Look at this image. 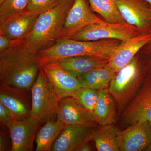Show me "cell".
<instances>
[{
  "mask_svg": "<svg viewBox=\"0 0 151 151\" xmlns=\"http://www.w3.org/2000/svg\"><path fill=\"white\" fill-rule=\"evenodd\" d=\"M5 0H0V4H1L3 2H4Z\"/></svg>",
  "mask_w": 151,
  "mask_h": 151,
  "instance_id": "d6a6232c",
  "label": "cell"
},
{
  "mask_svg": "<svg viewBox=\"0 0 151 151\" xmlns=\"http://www.w3.org/2000/svg\"><path fill=\"white\" fill-rule=\"evenodd\" d=\"M108 62V59L97 57L79 56L54 60L43 65L59 68L78 77L91 70L105 66Z\"/></svg>",
  "mask_w": 151,
  "mask_h": 151,
  "instance_id": "e0dca14e",
  "label": "cell"
},
{
  "mask_svg": "<svg viewBox=\"0 0 151 151\" xmlns=\"http://www.w3.org/2000/svg\"><path fill=\"white\" fill-rule=\"evenodd\" d=\"M40 124L30 117L12 121L8 127L12 139V151H33L34 142Z\"/></svg>",
  "mask_w": 151,
  "mask_h": 151,
  "instance_id": "8fae6325",
  "label": "cell"
},
{
  "mask_svg": "<svg viewBox=\"0 0 151 151\" xmlns=\"http://www.w3.org/2000/svg\"><path fill=\"white\" fill-rule=\"evenodd\" d=\"M60 0H28L26 10L29 11H46L56 5Z\"/></svg>",
  "mask_w": 151,
  "mask_h": 151,
  "instance_id": "484cf974",
  "label": "cell"
},
{
  "mask_svg": "<svg viewBox=\"0 0 151 151\" xmlns=\"http://www.w3.org/2000/svg\"><path fill=\"white\" fill-rule=\"evenodd\" d=\"M117 73L107 64L77 77L81 86L100 90L106 89Z\"/></svg>",
  "mask_w": 151,
  "mask_h": 151,
  "instance_id": "ffe728a7",
  "label": "cell"
},
{
  "mask_svg": "<svg viewBox=\"0 0 151 151\" xmlns=\"http://www.w3.org/2000/svg\"><path fill=\"white\" fill-rule=\"evenodd\" d=\"M16 119L2 103L0 102V124L1 127H7L12 121Z\"/></svg>",
  "mask_w": 151,
  "mask_h": 151,
  "instance_id": "83f0119b",
  "label": "cell"
},
{
  "mask_svg": "<svg viewBox=\"0 0 151 151\" xmlns=\"http://www.w3.org/2000/svg\"><path fill=\"white\" fill-rule=\"evenodd\" d=\"M92 11L100 15L105 21L113 23H125L113 0H88Z\"/></svg>",
  "mask_w": 151,
  "mask_h": 151,
  "instance_id": "603a6c76",
  "label": "cell"
},
{
  "mask_svg": "<svg viewBox=\"0 0 151 151\" xmlns=\"http://www.w3.org/2000/svg\"><path fill=\"white\" fill-rule=\"evenodd\" d=\"M102 21L93 13L86 0H74L65 19L62 39L71 38L91 25Z\"/></svg>",
  "mask_w": 151,
  "mask_h": 151,
  "instance_id": "52a82bcc",
  "label": "cell"
},
{
  "mask_svg": "<svg viewBox=\"0 0 151 151\" xmlns=\"http://www.w3.org/2000/svg\"><path fill=\"white\" fill-rule=\"evenodd\" d=\"M151 41V32H144L122 41L108 60L107 65L116 72L132 61L143 47Z\"/></svg>",
  "mask_w": 151,
  "mask_h": 151,
  "instance_id": "5bb4252c",
  "label": "cell"
},
{
  "mask_svg": "<svg viewBox=\"0 0 151 151\" xmlns=\"http://www.w3.org/2000/svg\"><path fill=\"white\" fill-rule=\"evenodd\" d=\"M120 151H145L151 144V125L147 122L132 124L118 134Z\"/></svg>",
  "mask_w": 151,
  "mask_h": 151,
  "instance_id": "7c38bea8",
  "label": "cell"
},
{
  "mask_svg": "<svg viewBox=\"0 0 151 151\" xmlns=\"http://www.w3.org/2000/svg\"><path fill=\"white\" fill-rule=\"evenodd\" d=\"M57 119L66 125L97 126L92 114L72 96L64 97L60 100Z\"/></svg>",
  "mask_w": 151,
  "mask_h": 151,
  "instance_id": "2e32d148",
  "label": "cell"
},
{
  "mask_svg": "<svg viewBox=\"0 0 151 151\" xmlns=\"http://www.w3.org/2000/svg\"><path fill=\"white\" fill-rule=\"evenodd\" d=\"M12 139L8 128L1 127L0 151H12Z\"/></svg>",
  "mask_w": 151,
  "mask_h": 151,
  "instance_id": "4316f807",
  "label": "cell"
},
{
  "mask_svg": "<svg viewBox=\"0 0 151 151\" xmlns=\"http://www.w3.org/2000/svg\"><path fill=\"white\" fill-rule=\"evenodd\" d=\"M125 22L145 31L151 25V8L143 0H113Z\"/></svg>",
  "mask_w": 151,
  "mask_h": 151,
  "instance_id": "4fadbf2b",
  "label": "cell"
},
{
  "mask_svg": "<svg viewBox=\"0 0 151 151\" xmlns=\"http://www.w3.org/2000/svg\"><path fill=\"white\" fill-rule=\"evenodd\" d=\"M121 42L116 40L86 41L62 39L37 52L41 66L51 60L70 57L92 56L109 60Z\"/></svg>",
  "mask_w": 151,
  "mask_h": 151,
  "instance_id": "3957f363",
  "label": "cell"
},
{
  "mask_svg": "<svg viewBox=\"0 0 151 151\" xmlns=\"http://www.w3.org/2000/svg\"><path fill=\"white\" fill-rule=\"evenodd\" d=\"M143 1H145L146 3H147L151 8V0H143Z\"/></svg>",
  "mask_w": 151,
  "mask_h": 151,
  "instance_id": "4dcf8cb0",
  "label": "cell"
},
{
  "mask_svg": "<svg viewBox=\"0 0 151 151\" xmlns=\"http://www.w3.org/2000/svg\"><path fill=\"white\" fill-rule=\"evenodd\" d=\"M99 92L98 90L81 87L74 93L72 97L77 99L80 104L92 114L98 101Z\"/></svg>",
  "mask_w": 151,
  "mask_h": 151,
  "instance_id": "cb8c5ba5",
  "label": "cell"
},
{
  "mask_svg": "<svg viewBox=\"0 0 151 151\" xmlns=\"http://www.w3.org/2000/svg\"><path fill=\"white\" fill-rule=\"evenodd\" d=\"M144 32H145L127 22L113 23L102 20L91 25L71 38L86 41L116 40L122 42Z\"/></svg>",
  "mask_w": 151,
  "mask_h": 151,
  "instance_id": "5b68a950",
  "label": "cell"
},
{
  "mask_svg": "<svg viewBox=\"0 0 151 151\" xmlns=\"http://www.w3.org/2000/svg\"><path fill=\"white\" fill-rule=\"evenodd\" d=\"M119 131L113 124L97 127L93 141L98 151H119Z\"/></svg>",
  "mask_w": 151,
  "mask_h": 151,
  "instance_id": "7402d4cb",
  "label": "cell"
},
{
  "mask_svg": "<svg viewBox=\"0 0 151 151\" xmlns=\"http://www.w3.org/2000/svg\"><path fill=\"white\" fill-rule=\"evenodd\" d=\"M123 122L129 126L138 122H147L151 125V78L147 79L136 96L124 109Z\"/></svg>",
  "mask_w": 151,
  "mask_h": 151,
  "instance_id": "8992f818",
  "label": "cell"
},
{
  "mask_svg": "<svg viewBox=\"0 0 151 151\" xmlns=\"http://www.w3.org/2000/svg\"><path fill=\"white\" fill-rule=\"evenodd\" d=\"M90 142L91 141H89V142H87L83 144V145L76 149L75 151H91L93 150L92 146L90 144Z\"/></svg>",
  "mask_w": 151,
  "mask_h": 151,
  "instance_id": "f546056e",
  "label": "cell"
},
{
  "mask_svg": "<svg viewBox=\"0 0 151 151\" xmlns=\"http://www.w3.org/2000/svg\"><path fill=\"white\" fill-rule=\"evenodd\" d=\"M145 151H151V144L147 147V148L145 150Z\"/></svg>",
  "mask_w": 151,
  "mask_h": 151,
  "instance_id": "1f68e13d",
  "label": "cell"
},
{
  "mask_svg": "<svg viewBox=\"0 0 151 151\" xmlns=\"http://www.w3.org/2000/svg\"><path fill=\"white\" fill-rule=\"evenodd\" d=\"M31 93L30 117L41 124L57 117L60 100L42 67L33 84Z\"/></svg>",
  "mask_w": 151,
  "mask_h": 151,
  "instance_id": "277c9868",
  "label": "cell"
},
{
  "mask_svg": "<svg viewBox=\"0 0 151 151\" xmlns=\"http://www.w3.org/2000/svg\"><path fill=\"white\" fill-rule=\"evenodd\" d=\"M44 12L25 10L9 17L0 22V35L10 39L25 40Z\"/></svg>",
  "mask_w": 151,
  "mask_h": 151,
  "instance_id": "9c48e42d",
  "label": "cell"
},
{
  "mask_svg": "<svg viewBox=\"0 0 151 151\" xmlns=\"http://www.w3.org/2000/svg\"><path fill=\"white\" fill-rule=\"evenodd\" d=\"M24 40H17L8 38L1 35H0V53L6 50L17 44Z\"/></svg>",
  "mask_w": 151,
  "mask_h": 151,
  "instance_id": "f1b7e54d",
  "label": "cell"
},
{
  "mask_svg": "<svg viewBox=\"0 0 151 151\" xmlns=\"http://www.w3.org/2000/svg\"><path fill=\"white\" fill-rule=\"evenodd\" d=\"M138 71L137 61L133 60L118 71L110 82L108 91L117 102L119 111L137 87Z\"/></svg>",
  "mask_w": 151,
  "mask_h": 151,
  "instance_id": "ba28073f",
  "label": "cell"
},
{
  "mask_svg": "<svg viewBox=\"0 0 151 151\" xmlns=\"http://www.w3.org/2000/svg\"><path fill=\"white\" fill-rule=\"evenodd\" d=\"M92 116L99 126L112 124L115 122L116 117V103L108 89L99 91L98 101Z\"/></svg>",
  "mask_w": 151,
  "mask_h": 151,
  "instance_id": "d6986e66",
  "label": "cell"
},
{
  "mask_svg": "<svg viewBox=\"0 0 151 151\" xmlns=\"http://www.w3.org/2000/svg\"><path fill=\"white\" fill-rule=\"evenodd\" d=\"M60 100L72 96L82 86L78 78L59 68L41 66Z\"/></svg>",
  "mask_w": 151,
  "mask_h": 151,
  "instance_id": "ac0fdd59",
  "label": "cell"
},
{
  "mask_svg": "<svg viewBox=\"0 0 151 151\" xmlns=\"http://www.w3.org/2000/svg\"><path fill=\"white\" fill-rule=\"evenodd\" d=\"M28 0H5L0 4V22L25 10Z\"/></svg>",
  "mask_w": 151,
  "mask_h": 151,
  "instance_id": "d4e9b609",
  "label": "cell"
},
{
  "mask_svg": "<svg viewBox=\"0 0 151 151\" xmlns=\"http://www.w3.org/2000/svg\"><path fill=\"white\" fill-rule=\"evenodd\" d=\"M65 126L57 119L47 121L37 134L35 151H51L53 143Z\"/></svg>",
  "mask_w": 151,
  "mask_h": 151,
  "instance_id": "44dd1931",
  "label": "cell"
},
{
  "mask_svg": "<svg viewBox=\"0 0 151 151\" xmlns=\"http://www.w3.org/2000/svg\"><path fill=\"white\" fill-rule=\"evenodd\" d=\"M74 1L60 0L56 5L40 14L25 40L30 48L37 52L62 39L65 19Z\"/></svg>",
  "mask_w": 151,
  "mask_h": 151,
  "instance_id": "7a4b0ae2",
  "label": "cell"
},
{
  "mask_svg": "<svg viewBox=\"0 0 151 151\" xmlns=\"http://www.w3.org/2000/svg\"><path fill=\"white\" fill-rule=\"evenodd\" d=\"M31 97L28 92L4 84L0 85V102L16 119L21 120L30 117Z\"/></svg>",
  "mask_w": 151,
  "mask_h": 151,
  "instance_id": "9a60e30c",
  "label": "cell"
},
{
  "mask_svg": "<svg viewBox=\"0 0 151 151\" xmlns=\"http://www.w3.org/2000/svg\"><path fill=\"white\" fill-rule=\"evenodd\" d=\"M41 68L37 52L22 41L0 53L1 84L29 93Z\"/></svg>",
  "mask_w": 151,
  "mask_h": 151,
  "instance_id": "6da1fadb",
  "label": "cell"
},
{
  "mask_svg": "<svg viewBox=\"0 0 151 151\" xmlns=\"http://www.w3.org/2000/svg\"><path fill=\"white\" fill-rule=\"evenodd\" d=\"M97 126L66 125L52 145V151H75L80 146L93 140Z\"/></svg>",
  "mask_w": 151,
  "mask_h": 151,
  "instance_id": "30bf717a",
  "label": "cell"
}]
</instances>
